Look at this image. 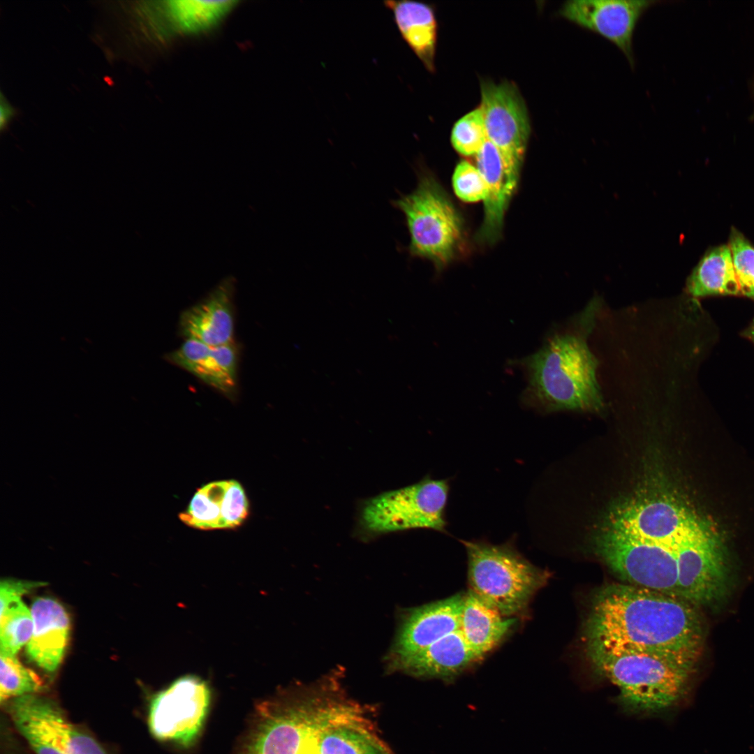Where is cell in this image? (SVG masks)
Instances as JSON below:
<instances>
[{"label": "cell", "instance_id": "7c38bea8", "mask_svg": "<svg viewBox=\"0 0 754 754\" xmlns=\"http://www.w3.org/2000/svg\"><path fill=\"white\" fill-rule=\"evenodd\" d=\"M235 1H142L135 7L146 34L163 42L195 36L216 29L235 8Z\"/></svg>", "mask_w": 754, "mask_h": 754}, {"label": "cell", "instance_id": "d6986e66", "mask_svg": "<svg viewBox=\"0 0 754 754\" xmlns=\"http://www.w3.org/2000/svg\"><path fill=\"white\" fill-rule=\"evenodd\" d=\"M233 286L224 281L207 297L185 309L179 319V332L185 340L219 346L233 342Z\"/></svg>", "mask_w": 754, "mask_h": 754}, {"label": "cell", "instance_id": "83f0119b", "mask_svg": "<svg viewBox=\"0 0 754 754\" xmlns=\"http://www.w3.org/2000/svg\"><path fill=\"white\" fill-rule=\"evenodd\" d=\"M0 701L6 702L27 695L37 694L43 681L33 670L24 666L15 655L0 652Z\"/></svg>", "mask_w": 754, "mask_h": 754}, {"label": "cell", "instance_id": "8992f818", "mask_svg": "<svg viewBox=\"0 0 754 754\" xmlns=\"http://www.w3.org/2000/svg\"><path fill=\"white\" fill-rule=\"evenodd\" d=\"M392 204L404 216L412 257L428 260L438 269L457 257L464 239L463 219L431 173L418 169L415 188Z\"/></svg>", "mask_w": 754, "mask_h": 754}, {"label": "cell", "instance_id": "e0dca14e", "mask_svg": "<svg viewBox=\"0 0 754 754\" xmlns=\"http://www.w3.org/2000/svg\"><path fill=\"white\" fill-rule=\"evenodd\" d=\"M249 513V501L243 487L230 480L212 482L199 488L179 517L187 526L209 531L238 527Z\"/></svg>", "mask_w": 754, "mask_h": 754}, {"label": "cell", "instance_id": "52a82bcc", "mask_svg": "<svg viewBox=\"0 0 754 754\" xmlns=\"http://www.w3.org/2000/svg\"><path fill=\"white\" fill-rule=\"evenodd\" d=\"M448 491V481L428 478L370 498L360 509L359 531L366 536L413 528L443 531Z\"/></svg>", "mask_w": 754, "mask_h": 754}, {"label": "cell", "instance_id": "9a60e30c", "mask_svg": "<svg viewBox=\"0 0 754 754\" xmlns=\"http://www.w3.org/2000/svg\"><path fill=\"white\" fill-rule=\"evenodd\" d=\"M362 709L339 700L320 722L313 754H391Z\"/></svg>", "mask_w": 754, "mask_h": 754}, {"label": "cell", "instance_id": "d6a6232c", "mask_svg": "<svg viewBox=\"0 0 754 754\" xmlns=\"http://www.w3.org/2000/svg\"><path fill=\"white\" fill-rule=\"evenodd\" d=\"M45 583L6 579L0 584L1 611L8 605L21 600V598L35 588L44 586Z\"/></svg>", "mask_w": 754, "mask_h": 754}, {"label": "cell", "instance_id": "836d02e7", "mask_svg": "<svg viewBox=\"0 0 754 754\" xmlns=\"http://www.w3.org/2000/svg\"><path fill=\"white\" fill-rule=\"evenodd\" d=\"M15 112L13 107L8 103L6 100L3 99V96L1 95V105H0V127L1 130L5 128L14 116Z\"/></svg>", "mask_w": 754, "mask_h": 754}, {"label": "cell", "instance_id": "4316f807", "mask_svg": "<svg viewBox=\"0 0 754 754\" xmlns=\"http://www.w3.org/2000/svg\"><path fill=\"white\" fill-rule=\"evenodd\" d=\"M8 709L15 726L36 754H66L36 711L30 695L12 700Z\"/></svg>", "mask_w": 754, "mask_h": 754}, {"label": "cell", "instance_id": "3957f363", "mask_svg": "<svg viewBox=\"0 0 754 754\" xmlns=\"http://www.w3.org/2000/svg\"><path fill=\"white\" fill-rule=\"evenodd\" d=\"M586 646L596 670L619 689V702L625 713L664 714L676 710L686 699L695 664L639 649Z\"/></svg>", "mask_w": 754, "mask_h": 754}, {"label": "cell", "instance_id": "d4e9b609", "mask_svg": "<svg viewBox=\"0 0 754 754\" xmlns=\"http://www.w3.org/2000/svg\"><path fill=\"white\" fill-rule=\"evenodd\" d=\"M686 290L696 297L741 295L728 245L704 254L688 276Z\"/></svg>", "mask_w": 754, "mask_h": 754}, {"label": "cell", "instance_id": "277c9868", "mask_svg": "<svg viewBox=\"0 0 754 754\" xmlns=\"http://www.w3.org/2000/svg\"><path fill=\"white\" fill-rule=\"evenodd\" d=\"M337 687L288 689L258 702L234 754H311L321 720L340 697Z\"/></svg>", "mask_w": 754, "mask_h": 754}, {"label": "cell", "instance_id": "5b68a950", "mask_svg": "<svg viewBox=\"0 0 754 754\" xmlns=\"http://www.w3.org/2000/svg\"><path fill=\"white\" fill-rule=\"evenodd\" d=\"M468 557L470 590L502 615L524 614L549 573L521 554L512 542L462 541Z\"/></svg>", "mask_w": 754, "mask_h": 754}, {"label": "cell", "instance_id": "603a6c76", "mask_svg": "<svg viewBox=\"0 0 754 754\" xmlns=\"http://www.w3.org/2000/svg\"><path fill=\"white\" fill-rule=\"evenodd\" d=\"M404 40L425 68L435 71L438 26L434 8L426 3L411 1H385Z\"/></svg>", "mask_w": 754, "mask_h": 754}, {"label": "cell", "instance_id": "6da1fadb", "mask_svg": "<svg viewBox=\"0 0 754 754\" xmlns=\"http://www.w3.org/2000/svg\"><path fill=\"white\" fill-rule=\"evenodd\" d=\"M695 605L627 583L605 586L592 601L586 645L639 649L695 664L704 642Z\"/></svg>", "mask_w": 754, "mask_h": 754}, {"label": "cell", "instance_id": "7402d4cb", "mask_svg": "<svg viewBox=\"0 0 754 754\" xmlns=\"http://www.w3.org/2000/svg\"><path fill=\"white\" fill-rule=\"evenodd\" d=\"M480 659L467 644L459 630L391 666L415 677L449 681Z\"/></svg>", "mask_w": 754, "mask_h": 754}, {"label": "cell", "instance_id": "4fadbf2b", "mask_svg": "<svg viewBox=\"0 0 754 754\" xmlns=\"http://www.w3.org/2000/svg\"><path fill=\"white\" fill-rule=\"evenodd\" d=\"M656 1L572 0L563 3L559 15L581 28L614 44L635 66L633 35L643 14Z\"/></svg>", "mask_w": 754, "mask_h": 754}, {"label": "cell", "instance_id": "cb8c5ba5", "mask_svg": "<svg viewBox=\"0 0 754 754\" xmlns=\"http://www.w3.org/2000/svg\"><path fill=\"white\" fill-rule=\"evenodd\" d=\"M516 621L515 617L502 615L471 590L464 594L459 630L480 658L503 640Z\"/></svg>", "mask_w": 754, "mask_h": 754}, {"label": "cell", "instance_id": "44dd1931", "mask_svg": "<svg viewBox=\"0 0 754 754\" xmlns=\"http://www.w3.org/2000/svg\"><path fill=\"white\" fill-rule=\"evenodd\" d=\"M475 156L487 188L484 218L476 238L480 243L491 244L501 235L505 213L518 182L508 175L498 149L488 139Z\"/></svg>", "mask_w": 754, "mask_h": 754}, {"label": "cell", "instance_id": "ba28073f", "mask_svg": "<svg viewBox=\"0 0 754 754\" xmlns=\"http://www.w3.org/2000/svg\"><path fill=\"white\" fill-rule=\"evenodd\" d=\"M677 540L671 545L658 544L606 528L597 537L596 547L610 569L627 584L681 598Z\"/></svg>", "mask_w": 754, "mask_h": 754}, {"label": "cell", "instance_id": "1f68e13d", "mask_svg": "<svg viewBox=\"0 0 754 754\" xmlns=\"http://www.w3.org/2000/svg\"><path fill=\"white\" fill-rule=\"evenodd\" d=\"M452 186L457 196L465 202L484 200L487 188L477 167L466 161H460L452 176Z\"/></svg>", "mask_w": 754, "mask_h": 754}, {"label": "cell", "instance_id": "5bb4252c", "mask_svg": "<svg viewBox=\"0 0 754 754\" xmlns=\"http://www.w3.org/2000/svg\"><path fill=\"white\" fill-rule=\"evenodd\" d=\"M698 521L679 503L659 498L630 501L618 506L610 514L607 528L634 539L671 545Z\"/></svg>", "mask_w": 754, "mask_h": 754}, {"label": "cell", "instance_id": "e575fe53", "mask_svg": "<svg viewBox=\"0 0 754 754\" xmlns=\"http://www.w3.org/2000/svg\"><path fill=\"white\" fill-rule=\"evenodd\" d=\"M744 336L754 343V320L748 328L745 331Z\"/></svg>", "mask_w": 754, "mask_h": 754}, {"label": "cell", "instance_id": "9c48e42d", "mask_svg": "<svg viewBox=\"0 0 754 754\" xmlns=\"http://www.w3.org/2000/svg\"><path fill=\"white\" fill-rule=\"evenodd\" d=\"M208 683L195 675L179 677L150 702L148 725L158 740L183 748L200 737L211 704Z\"/></svg>", "mask_w": 754, "mask_h": 754}, {"label": "cell", "instance_id": "30bf717a", "mask_svg": "<svg viewBox=\"0 0 754 754\" xmlns=\"http://www.w3.org/2000/svg\"><path fill=\"white\" fill-rule=\"evenodd\" d=\"M680 597L695 605H709L723 598L729 582L726 559L717 537L701 522L679 536Z\"/></svg>", "mask_w": 754, "mask_h": 754}, {"label": "cell", "instance_id": "484cf974", "mask_svg": "<svg viewBox=\"0 0 754 754\" xmlns=\"http://www.w3.org/2000/svg\"><path fill=\"white\" fill-rule=\"evenodd\" d=\"M30 699L66 754H108L95 739L68 720L56 704L37 694L30 695Z\"/></svg>", "mask_w": 754, "mask_h": 754}, {"label": "cell", "instance_id": "ffe728a7", "mask_svg": "<svg viewBox=\"0 0 754 754\" xmlns=\"http://www.w3.org/2000/svg\"><path fill=\"white\" fill-rule=\"evenodd\" d=\"M34 619L32 636L27 654L39 667L55 672L67 647L71 629L69 616L64 606L50 597H39L31 607Z\"/></svg>", "mask_w": 754, "mask_h": 754}, {"label": "cell", "instance_id": "8fae6325", "mask_svg": "<svg viewBox=\"0 0 754 754\" xmlns=\"http://www.w3.org/2000/svg\"><path fill=\"white\" fill-rule=\"evenodd\" d=\"M481 104L487 139L498 149L508 175L518 182L531 133L525 101L509 81H482Z\"/></svg>", "mask_w": 754, "mask_h": 754}, {"label": "cell", "instance_id": "2e32d148", "mask_svg": "<svg viewBox=\"0 0 754 754\" xmlns=\"http://www.w3.org/2000/svg\"><path fill=\"white\" fill-rule=\"evenodd\" d=\"M464 594L411 609L402 621L391 651L390 664L409 657L460 628Z\"/></svg>", "mask_w": 754, "mask_h": 754}, {"label": "cell", "instance_id": "f546056e", "mask_svg": "<svg viewBox=\"0 0 754 754\" xmlns=\"http://www.w3.org/2000/svg\"><path fill=\"white\" fill-rule=\"evenodd\" d=\"M487 140L486 127L480 107L461 117L452 127V147L463 156L476 155Z\"/></svg>", "mask_w": 754, "mask_h": 754}, {"label": "cell", "instance_id": "ac0fdd59", "mask_svg": "<svg viewBox=\"0 0 754 754\" xmlns=\"http://www.w3.org/2000/svg\"><path fill=\"white\" fill-rule=\"evenodd\" d=\"M165 358L229 399L237 397L238 350L234 341L211 346L187 339Z\"/></svg>", "mask_w": 754, "mask_h": 754}, {"label": "cell", "instance_id": "7a4b0ae2", "mask_svg": "<svg viewBox=\"0 0 754 754\" xmlns=\"http://www.w3.org/2000/svg\"><path fill=\"white\" fill-rule=\"evenodd\" d=\"M598 306V300L591 302L570 330L555 335L524 360L528 377L526 404L546 411L603 408L598 361L587 344Z\"/></svg>", "mask_w": 754, "mask_h": 754}, {"label": "cell", "instance_id": "4dcf8cb0", "mask_svg": "<svg viewBox=\"0 0 754 754\" xmlns=\"http://www.w3.org/2000/svg\"><path fill=\"white\" fill-rule=\"evenodd\" d=\"M728 246L741 293L754 300V246L734 228Z\"/></svg>", "mask_w": 754, "mask_h": 754}, {"label": "cell", "instance_id": "f1b7e54d", "mask_svg": "<svg viewBox=\"0 0 754 754\" xmlns=\"http://www.w3.org/2000/svg\"><path fill=\"white\" fill-rule=\"evenodd\" d=\"M34 630L31 609L22 600L0 613L1 652L15 655L30 640Z\"/></svg>", "mask_w": 754, "mask_h": 754}]
</instances>
